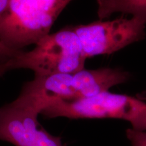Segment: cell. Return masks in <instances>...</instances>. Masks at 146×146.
<instances>
[{
    "instance_id": "obj_1",
    "label": "cell",
    "mask_w": 146,
    "mask_h": 146,
    "mask_svg": "<svg viewBox=\"0 0 146 146\" xmlns=\"http://www.w3.org/2000/svg\"><path fill=\"white\" fill-rule=\"evenodd\" d=\"M72 0H10L0 17V41L16 51L35 45L50 34L58 16Z\"/></svg>"
},
{
    "instance_id": "obj_2",
    "label": "cell",
    "mask_w": 146,
    "mask_h": 146,
    "mask_svg": "<svg viewBox=\"0 0 146 146\" xmlns=\"http://www.w3.org/2000/svg\"><path fill=\"white\" fill-rule=\"evenodd\" d=\"M86 57L72 27L48 34L29 52L10 60L12 70L29 69L35 76L74 74L84 69Z\"/></svg>"
},
{
    "instance_id": "obj_3",
    "label": "cell",
    "mask_w": 146,
    "mask_h": 146,
    "mask_svg": "<svg viewBox=\"0 0 146 146\" xmlns=\"http://www.w3.org/2000/svg\"><path fill=\"white\" fill-rule=\"evenodd\" d=\"M45 117L71 119L115 118L129 122L135 130L146 131V103L137 98L106 91L89 98L57 100L42 111Z\"/></svg>"
},
{
    "instance_id": "obj_4",
    "label": "cell",
    "mask_w": 146,
    "mask_h": 146,
    "mask_svg": "<svg viewBox=\"0 0 146 146\" xmlns=\"http://www.w3.org/2000/svg\"><path fill=\"white\" fill-rule=\"evenodd\" d=\"M146 18L122 16L113 21H100L73 27L86 58L111 54L141 40L145 35Z\"/></svg>"
},
{
    "instance_id": "obj_5",
    "label": "cell",
    "mask_w": 146,
    "mask_h": 146,
    "mask_svg": "<svg viewBox=\"0 0 146 146\" xmlns=\"http://www.w3.org/2000/svg\"><path fill=\"white\" fill-rule=\"evenodd\" d=\"M39 111L20 99L0 108V140L15 146H64L39 126Z\"/></svg>"
},
{
    "instance_id": "obj_6",
    "label": "cell",
    "mask_w": 146,
    "mask_h": 146,
    "mask_svg": "<svg viewBox=\"0 0 146 146\" xmlns=\"http://www.w3.org/2000/svg\"><path fill=\"white\" fill-rule=\"evenodd\" d=\"M18 99L42 111L57 100L76 99L73 74L35 76L24 85Z\"/></svg>"
},
{
    "instance_id": "obj_7",
    "label": "cell",
    "mask_w": 146,
    "mask_h": 146,
    "mask_svg": "<svg viewBox=\"0 0 146 146\" xmlns=\"http://www.w3.org/2000/svg\"><path fill=\"white\" fill-rule=\"evenodd\" d=\"M129 73L117 68L83 70L73 74L76 99L89 98L106 92L111 87L127 82Z\"/></svg>"
},
{
    "instance_id": "obj_8",
    "label": "cell",
    "mask_w": 146,
    "mask_h": 146,
    "mask_svg": "<svg viewBox=\"0 0 146 146\" xmlns=\"http://www.w3.org/2000/svg\"><path fill=\"white\" fill-rule=\"evenodd\" d=\"M97 3L100 20L117 12L146 18V0H97Z\"/></svg>"
},
{
    "instance_id": "obj_9",
    "label": "cell",
    "mask_w": 146,
    "mask_h": 146,
    "mask_svg": "<svg viewBox=\"0 0 146 146\" xmlns=\"http://www.w3.org/2000/svg\"><path fill=\"white\" fill-rule=\"evenodd\" d=\"M126 135L132 146H146V131L127 129Z\"/></svg>"
},
{
    "instance_id": "obj_10",
    "label": "cell",
    "mask_w": 146,
    "mask_h": 146,
    "mask_svg": "<svg viewBox=\"0 0 146 146\" xmlns=\"http://www.w3.org/2000/svg\"><path fill=\"white\" fill-rule=\"evenodd\" d=\"M22 51H16L10 49L0 41V61L8 62L18 54H19Z\"/></svg>"
},
{
    "instance_id": "obj_11",
    "label": "cell",
    "mask_w": 146,
    "mask_h": 146,
    "mask_svg": "<svg viewBox=\"0 0 146 146\" xmlns=\"http://www.w3.org/2000/svg\"><path fill=\"white\" fill-rule=\"evenodd\" d=\"M12 70V67L10 64V60L8 62L0 61V77L2 76L5 73L8 71Z\"/></svg>"
},
{
    "instance_id": "obj_12",
    "label": "cell",
    "mask_w": 146,
    "mask_h": 146,
    "mask_svg": "<svg viewBox=\"0 0 146 146\" xmlns=\"http://www.w3.org/2000/svg\"><path fill=\"white\" fill-rule=\"evenodd\" d=\"M10 1V0H0V17L6 11Z\"/></svg>"
},
{
    "instance_id": "obj_13",
    "label": "cell",
    "mask_w": 146,
    "mask_h": 146,
    "mask_svg": "<svg viewBox=\"0 0 146 146\" xmlns=\"http://www.w3.org/2000/svg\"><path fill=\"white\" fill-rule=\"evenodd\" d=\"M137 98L138 99L142 100V101H146V90L142 91L140 94H137Z\"/></svg>"
}]
</instances>
